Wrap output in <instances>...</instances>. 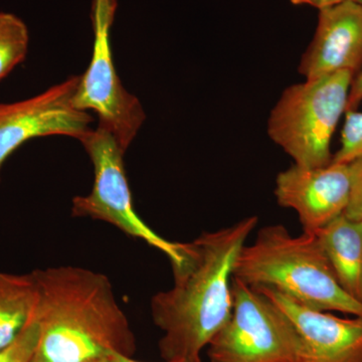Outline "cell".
Returning a JSON list of instances; mask_svg holds the SVG:
<instances>
[{
  "label": "cell",
  "instance_id": "obj_7",
  "mask_svg": "<svg viewBox=\"0 0 362 362\" xmlns=\"http://www.w3.org/2000/svg\"><path fill=\"white\" fill-rule=\"evenodd\" d=\"M116 6V0H94L92 59L80 76L73 104L78 110L96 112L99 126L108 130L126 152L144 123L145 113L137 97L123 87L114 65L110 30Z\"/></svg>",
  "mask_w": 362,
  "mask_h": 362
},
{
  "label": "cell",
  "instance_id": "obj_18",
  "mask_svg": "<svg viewBox=\"0 0 362 362\" xmlns=\"http://www.w3.org/2000/svg\"><path fill=\"white\" fill-rule=\"evenodd\" d=\"M362 101V70L356 74L350 88L347 111L356 110Z\"/></svg>",
  "mask_w": 362,
  "mask_h": 362
},
{
  "label": "cell",
  "instance_id": "obj_20",
  "mask_svg": "<svg viewBox=\"0 0 362 362\" xmlns=\"http://www.w3.org/2000/svg\"><path fill=\"white\" fill-rule=\"evenodd\" d=\"M112 356H113V358L115 362H141L135 361V359H133V357L121 356V354H112ZM165 362H202V359L195 361V359L180 358L173 359V361H165Z\"/></svg>",
  "mask_w": 362,
  "mask_h": 362
},
{
  "label": "cell",
  "instance_id": "obj_13",
  "mask_svg": "<svg viewBox=\"0 0 362 362\" xmlns=\"http://www.w3.org/2000/svg\"><path fill=\"white\" fill-rule=\"evenodd\" d=\"M37 302L33 272L0 273V350L11 344L32 321Z\"/></svg>",
  "mask_w": 362,
  "mask_h": 362
},
{
  "label": "cell",
  "instance_id": "obj_12",
  "mask_svg": "<svg viewBox=\"0 0 362 362\" xmlns=\"http://www.w3.org/2000/svg\"><path fill=\"white\" fill-rule=\"evenodd\" d=\"M314 235L338 284L362 303V223L342 214Z\"/></svg>",
  "mask_w": 362,
  "mask_h": 362
},
{
  "label": "cell",
  "instance_id": "obj_1",
  "mask_svg": "<svg viewBox=\"0 0 362 362\" xmlns=\"http://www.w3.org/2000/svg\"><path fill=\"white\" fill-rule=\"evenodd\" d=\"M258 223V216H247L185 243L182 259L171 267L173 287L150 303L153 322L163 332L158 346L164 361H199L228 320L235 259Z\"/></svg>",
  "mask_w": 362,
  "mask_h": 362
},
{
  "label": "cell",
  "instance_id": "obj_2",
  "mask_svg": "<svg viewBox=\"0 0 362 362\" xmlns=\"http://www.w3.org/2000/svg\"><path fill=\"white\" fill-rule=\"evenodd\" d=\"M33 272L37 302L32 320L40 338L32 362L134 356V333L106 276L75 266Z\"/></svg>",
  "mask_w": 362,
  "mask_h": 362
},
{
  "label": "cell",
  "instance_id": "obj_16",
  "mask_svg": "<svg viewBox=\"0 0 362 362\" xmlns=\"http://www.w3.org/2000/svg\"><path fill=\"white\" fill-rule=\"evenodd\" d=\"M39 338V324L32 320L11 344L0 350V362H32Z\"/></svg>",
  "mask_w": 362,
  "mask_h": 362
},
{
  "label": "cell",
  "instance_id": "obj_10",
  "mask_svg": "<svg viewBox=\"0 0 362 362\" xmlns=\"http://www.w3.org/2000/svg\"><path fill=\"white\" fill-rule=\"evenodd\" d=\"M255 288L265 293L292 323L298 338L296 362H362V317L340 318L275 290Z\"/></svg>",
  "mask_w": 362,
  "mask_h": 362
},
{
  "label": "cell",
  "instance_id": "obj_19",
  "mask_svg": "<svg viewBox=\"0 0 362 362\" xmlns=\"http://www.w3.org/2000/svg\"><path fill=\"white\" fill-rule=\"evenodd\" d=\"M294 6H307L315 7L318 11L337 6L346 0H290Z\"/></svg>",
  "mask_w": 362,
  "mask_h": 362
},
{
  "label": "cell",
  "instance_id": "obj_6",
  "mask_svg": "<svg viewBox=\"0 0 362 362\" xmlns=\"http://www.w3.org/2000/svg\"><path fill=\"white\" fill-rule=\"evenodd\" d=\"M230 318L207 345L211 362H296L298 338L284 312L233 277Z\"/></svg>",
  "mask_w": 362,
  "mask_h": 362
},
{
  "label": "cell",
  "instance_id": "obj_15",
  "mask_svg": "<svg viewBox=\"0 0 362 362\" xmlns=\"http://www.w3.org/2000/svg\"><path fill=\"white\" fill-rule=\"evenodd\" d=\"M362 157V112L346 111L340 148L333 154L332 162H350Z\"/></svg>",
  "mask_w": 362,
  "mask_h": 362
},
{
  "label": "cell",
  "instance_id": "obj_4",
  "mask_svg": "<svg viewBox=\"0 0 362 362\" xmlns=\"http://www.w3.org/2000/svg\"><path fill=\"white\" fill-rule=\"evenodd\" d=\"M354 77L352 71H337L290 86L282 93L267 130L294 164L317 168L332 162L331 140L346 113Z\"/></svg>",
  "mask_w": 362,
  "mask_h": 362
},
{
  "label": "cell",
  "instance_id": "obj_9",
  "mask_svg": "<svg viewBox=\"0 0 362 362\" xmlns=\"http://www.w3.org/2000/svg\"><path fill=\"white\" fill-rule=\"evenodd\" d=\"M354 168V160L331 162L317 168L293 164L276 178V199L281 206L297 214L303 233L318 232L344 214L351 194Z\"/></svg>",
  "mask_w": 362,
  "mask_h": 362
},
{
  "label": "cell",
  "instance_id": "obj_14",
  "mask_svg": "<svg viewBox=\"0 0 362 362\" xmlns=\"http://www.w3.org/2000/svg\"><path fill=\"white\" fill-rule=\"evenodd\" d=\"M28 42L25 23L13 13H0V81L25 61Z\"/></svg>",
  "mask_w": 362,
  "mask_h": 362
},
{
  "label": "cell",
  "instance_id": "obj_17",
  "mask_svg": "<svg viewBox=\"0 0 362 362\" xmlns=\"http://www.w3.org/2000/svg\"><path fill=\"white\" fill-rule=\"evenodd\" d=\"M354 181H352L351 194L349 206L344 214L350 220L362 223V157L354 160Z\"/></svg>",
  "mask_w": 362,
  "mask_h": 362
},
{
  "label": "cell",
  "instance_id": "obj_8",
  "mask_svg": "<svg viewBox=\"0 0 362 362\" xmlns=\"http://www.w3.org/2000/svg\"><path fill=\"white\" fill-rule=\"evenodd\" d=\"M80 76H73L42 94L0 104V171L11 154L33 138L65 135L80 139L90 130L92 116L73 104Z\"/></svg>",
  "mask_w": 362,
  "mask_h": 362
},
{
  "label": "cell",
  "instance_id": "obj_22",
  "mask_svg": "<svg viewBox=\"0 0 362 362\" xmlns=\"http://www.w3.org/2000/svg\"><path fill=\"white\" fill-rule=\"evenodd\" d=\"M351 1L356 2V4H362V0H351Z\"/></svg>",
  "mask_w": 362,
  "mask_h": 362
},
{
  "label": "cell",
  "instance_id": "obj_21",
  "mask_svg": "<svg viewBox=\"0 0 362 362\" xmlns=\"http://www.w3.org/2000/svg\"><path fill=\"white\" fill-rule=\"evenodd\" d=\"M83 362H115V361H114L113 356L111 354L108 356L95 357V358L88 359V361Z\"/></svg>",
  "mask_w": 362,
  "mask_h": 362
},
{
  "label": "cell",
  "instance_id": "obj_5",
  "mask_svg": "<svg viewBox=\"0 0 362 362\" xmlns=\"http://www.w3.org/2000/svg\"><path fill=\"white\" fill-rule=\"evenodd\" d=\"M94 166V185L90 194L76 197L71 214L111 223L130 237L144 240L163 252L171 267L183 258L185 243L171 242L154 232L141 220L134 206L124 168L125 152L108 130L98 126L78 139Z\"/></svg>",
  "mask_w": 362,
  "mask_h": 362
},
{
  "label": "cell",
  "instance_id": "obj_11",
  "mask_svg": "<svg viewBox=\"0 0 362 362\" xmlns=\"http://www.w3.org/2000/svg\"><path fill=\"white\" fill-rule=\"evenodd\" d=\"M362 66V4L346 0L319 11L313 39L300 61L306 80L337 71L358 73Z\"/></svg>",
  "mask_w": 362,
  "mask_h": 362
},
{
  "label": "cell",
  "instance_id": "obj_3",
  "mask_svg": "<svg viewBox=\"0 0 362 362\" xmlns=\"http://www.w3.org/2000/svg\"><path fill=\"white\" fill-rule=\"evenodd\" d=\"M233 278L265 287L319 311L362 317V303L338 284L314 233L292 235L283 225L264 226L240 250Z\"/></svg>",
  "mask_w": 362,
  "mask_h": 362
}]
</instances>
